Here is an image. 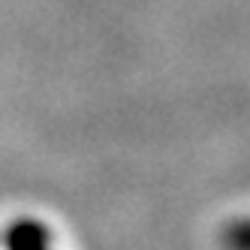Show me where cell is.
<instances>
[{
  "label": "cell",
  "instance_id": "2",
  "mask_svg": "<svg viewBox=\"0 0 250 250\" xmlns=\"http://www.w3.org/2000/svg\"><path fill=\"white\" fill-rule=\"evenodd\" d=\"M220 250H250V217H235L220 229Z\"/></svg>",
  "mask_w": 250,
  "mask_h": 250
},
{
  "label": "cell",
  "instance_id": "1",
  "mask_svg": "<svg viewBox=\"0 0 250 250\" xmlns=\"http://www.w3.org/2000/svg\"><path fill=\"white\" fill-rule=\"evenodd\" d=\"M6 250H51V235L48 229L37 220H15L6 229Z\"/></svg>",
  "mask_w": 250,
  "mask_h": 250
}]
</instances>
